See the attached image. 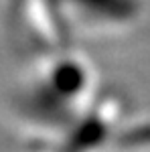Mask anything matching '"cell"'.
Here are the masks:
<instances>
[{
    "instance_id": "6da1fadb",
    "label": "cell",
    "mask_w": 150,
    "mask_h": 152,
    "mask_svg": "<svg viewBox=\"0 0 150 152\" xmlns=\"http://www.w3.org/2000/svg\"><path fill=\"white\" fill-rule=\"evenodd\" d=\"M31 61L12 94V118L35 144H65L104 95L97 75L77 49Z\"/></svg>"
},
{
    "instance_id": "7a4b0ae2",
    "label": "cell",
    "mask_w": 150,
    "mask_h": 152,
    "mask_svg": "<svg viewBox=\"0 0 150 152\" xmlns=\"http://www.w3.org/2000/svg\"><path fill=\"white\" fill-rule=\"evenodd\" d=\"M142 0H63V12L73 43L114 35L138 23Z\"/></svg>"
},
{
    "instance_id": "3957f363",
    "label": "cell",
    "mask_w": 150,
    "mask_h": 152,
    "mask_svg": "<svg viewBox=\"0 0 150 152\" xmlns=\"http://www.w3.org/2000/svg\"><path fill=\"white\" fill-rule=\"evenodd\" d=\"M120 146L132 152H150V120L126 126L120 138Z\"/></svg>"
},
{
    "instance_id": "277c9868",
    "label": "cell",
    "mask_w": 150,
    "mask_h": 152,
    "mask_svg": "<svg viewBox=\"0 0 150 152\" xmlns=\"http://www.w3.org/2000/svg\"><path fill=\"white\" fill-rule=\"evenodd\" d=\"M33 152H75L67 146H59V144H35Z\"/></svg>"
}]
</instances>
